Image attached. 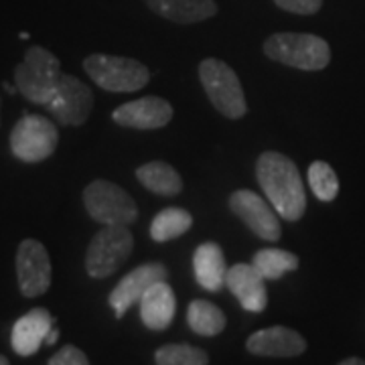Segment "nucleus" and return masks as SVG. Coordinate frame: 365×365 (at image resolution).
<instances>
[{
    "label": "nucleus",
    "instance_id": "1",
    "mask_svg": "<svg viewBox=\"0 0 365 365\" xmlns=\"http://www.w3.org/2000/svg\"><path fill=\"white\" fill-rule=\"evenodd\" d=\"M256 177L276 213L287 222H299L307 211V193L294 160L276 150L262 153Z\"/></svg>",
    "mask_w": 365,
    "mask_h": 365
},
{
    "label": "nucleus",
    "instance_id": "2",
    "mask_svg": "<svg viewBox=\"0 0 365 365\" xmlns=\"http://www.w3.org/2000/svg\"><path fill=\"white\" fill-rule=\"evenodd\" d=\"M268 59L300 71H321L331 63V47L311 33H276L264 43Z\"/></svg>",
    "mask_w": 365,
    "mask_h": 365
},
{
    "label": "nucleus",
    "instance_id": "3",
    "mask_svg": "<svg viewBox=\"0 0 365 365\" xmlns=\"http://www.w3.org/2000/svg\"><path fill=\"white\" fill-rule=\"evenodd\" d=\"M61 73V61L45 47L35 45L14 69V86L25 100L47 106L57 90Z\"/></svg>",
    "mask_w": 365,
    "mask_h": 365
},
{
    "label": "nucleus",
    "instance_id": "4",
    "mask_svg": "<svg viewBox=\"0 0 365 365\" xmlns=\"http://www.w3.org/2000/svg\"><path fill=\"white\" fill-rule=\"evenodd\" d=\"M83 69L96 86L116 93L143 90L150 79L148 67L140 61L130 57L106 55V53L88 55L83 59Z\"/></svg>",
    "mask_w": 365,
    "mask_h": 365
},
{
    "label": "nucleus",
    "instance_id": "5",
    "mask_svg": "<svg viewBox=\"0 0 365 365\" xmlns=\"http://www.w3.org/2000/svg\"><path fill=\"white\" fill-rule=\"evenodd\" d=\"M199 79L207 93L209 102L225 118L240 120L246 116L248 104L240 78L227 63L220 59H203L199 66Z\"/></svg>",
    "mask_w": 365,
    "mask_h": 365
},
{
    "label": "nucleus",
    "instance_id": "6",
    "mask_svg": "<svg viewBox=\"0 0 365 365\" xmlns=\"http://www.w3.org/2000/svg\"><path fill=\"white\" fill-rule=\"evenodd\" d=\"M132 250L134 235L128 225H104L88 246L86 270L91 278H108L126 264Z\"/></svg>",
    "mask_w": 365,
    "mask_h": 365
},
{
    "label": "nucleus",
    "instance_id": "7",
    "mask_svg": "<svg viewBox=\"0 0 365 365\" xmlns=\"http://www.w3.org/2000/svg\"><path fill=\"white\" fill-rule=\"evenodd\" d=\"M83 205L93 222L102 225H132L138 220V207L120 185L96 179L83 189Z\"/></svg>",
    "mask_w": 365,
    "mask_h": 365
},
{
    "label": "nucleus",
    "instance_id": "8",
    "mask_svg": "<svg viewBox=\"0 0 365 365\" xmlns=\"http://www.w3.org/2000/svg\"><path fill=\"white\" fill-rule=\"evenodd\" d=\"M59 132L49 118L25 114L11 132V150L23 163H41L55 153Z\"/></svg>",
    "mask_w": 365,
    "mask_h": 365
},
{
    "label": "nucleus",
    "instance_id": "9",
    "mask_svg": "<svg viewBox=\"0 0 365 365\" xmlns=\"http://www.w3.org/2000/svg\"><path fill=\"white\" fill-rule=\"evenodd\" d=\"M51 116L63 126H81L93 110V93L90 86L69 73H61L57 90L47 104Z\"/></svg>",
    "mask_w": 365,
    "mask_h": 365
},
{
    "label": "nucleus",
    "instance_id": "10",
    "mask_svg": "<svg viewBox=\"0 0 365 365\" xmlns=\"http://www.w3.org/2000/svg\"><path fill=\"white\" fill-rule=\"evenodd\" d=\"M16 280L26 299H37L51 287V258L39 240H23L16 250Z\"/></svg>",
    "mask_w": 365,
    "mask_h": 365
},
{
    "label": "nucleus",
    "instance_id": "11",
    "mask_svg": "<svg viewBox=\"0 0 365 365\" xmlns=\"http://www.w3.org/2000/svg\"><path fill=\"white\" fill-rule=\"evenodd\" d=\"M230 209L254 234L266 242H278L282 237V227L278 222V213L270 201L262 199L250 189H240L230 195Z\"/></svg>",
    "mask_w": 365,
    "mask_h": 365
},
{
    "label": "nucleus",
    "instance_id": "12",
    "mask_svg": "<svg viewBox=\"0 0 365 365\" xmlns=\"http://www.w3.org/2000/svg\"><path fill=\"white\" fill-rule=\"evenodd\" d=\"M167 276H169V270L160 262H148L126 274L118 282L116 288L110 292V299H108L112 311L116 313V319H122L134 302H140L148 288L160 280H167Z\"/></svg>",
    "mask_w": 365,
    "mask_h": 365
},
{
    "label": "nucleus",
    "instance_id": "13",
    "mask_svg": "<svg viewBox=\"0 0 365 365\" xmlns=\"http://www.w3.org/2000/svg\"><path fill=\"white\" fill-rule=\"evenodd\" d=\"M112 120L122 128L157 130V128H165L173 120V106L163 98L146 96L140 100L118 106L112 114Z\"/></svg>",
    "mask_w": 365,
    "mask_h": 365
},
{
    "label": "nucleus",
    "instance_id": "14",
    "mask_svg": "<svg viewBox=\"0 0 365 365\" xmlns=\"http://www.w3.org/2000/svg\"><path fill=\"white\" fill-rule=\"evenodd\" d=\"M246 349L260 357H299L307 351V341L294 329L276 325L252 333Z\"/></svg>",
    "mask_w": 365,
    "mask_h": 365
},
{
    "label": "nucleus",
    "instance_id": "15",
    "mask_svg": "<svg viewBox=\"0 0 365 365\" xmlns=\"http://www.w3.org/2000/svg\"><path fill=\"white\" fill-rule=\"evenodd\" d=\"M225 284L232 294L240 300L242 309L248 313H262L268 304V292L262 276L254 264H234L227 270Z\"/></svg>",
    "mask_w": 365,
    "mask_h": 365
},
{
    "label": "nucleus",
    "instance_id": "16",
    "mask_svg": "<svg viewBox=\"0 0 365 365\" xmlns=\"http://www.w3.org/2000/svg\"><path fill=\"white\" fill-rule=\"evenodd\" d=\"M55 319L47 309H33L25 313L13 325L11 333V345L16 355L21 357H31L39 351L41 345L45 343L49 331L53 329Z\"/></svg>",
    "mask_w": 365,
    "mask_h": 365
},
{
    "label": "nucleus",
    "instance_id": "17",
    "mask_svg": "<svg viewBox=\"0 0 365 365\" xmlns=\"http://www.w3.org/2000/svg\"><path fill=\"white\" fill-rule=\"evenodd\" d=\"M177 311V299L173 288L160 280L148 288L140 299V319L150 331H165L173 323Z\"/></svg>",
    "mask_w": 365,
    "mask_h": 365
},
{
    "label": "nucleus",
    "instance_id": "18",
    "mask_svg": "<svg viewBox=\"0 0 365 365\" xmlns=\"http://www.w3.org/2000/svg\"><path fill=\"white\" fill-rule=\"evenodd\" d=\"M193 272L201 288L209 292L222 290L227 278V266H225L222 246L215 242L201 244L193 254Z\"/></svg>",
    "mask_w": 365,
    "mask_h": 365
},
{
    "label": "nucleus",
    "instance_id": "19",
    "mask_svg": "<svg viewBox=\"0 0 365 365\" xmlns=\"http://www.w3.org/2000/svg\"><path fill=\"white\" fill-rule=\"evenodd\" d=\"M144 2L153 13L179 25L201 23L217 13L215 0H144Z\"/></svg>",
    "mask_w": 365,
    "mask_h": 365
},
{
    "label": "nucleus",
    "instance_id": "20",
    "mask_svg": "<svg viewBox=\"0 0 365 365\" xmlns=\"http://www.w3.org/2000/svg\"><path fill=\"white\" fill-rule=\"evenodd\" d=\"M136 179L155 195L177 197L182 191V179L165 160H153L136 169Z\"/></svg>",
    "mask_w": 365,
    "mask_h": 365
},
{
    "label": "nucleus",
    "instance_id": "21",
    "mask_svg": "<svg viewBox=\"0 0 365 365\" xmlns=\"http://www.w3.org/2000/svg\"><path fill=\"white\" fill-rule=\"evenodd\" d=\"M187 323L197 335L215 337L225 329V314L217 304H213L209 300L197 299L187 309Z\"/></svg>",
    "mask_w": 365,
    "mask_h": 365
},
{
    "label": "nucleus",
    "instance_id": "22",
    "mask_svg": "<svg viewBox=\"0 0 365 365\" xmlns=\"http://www.w3.org/2000/svg\"><path fill=\"white\" fill-rule=\"evenodd\" d=\"M191 225H193V215L187 209L167 207L155 215V220L150 223V237L158 244L170 242L187 234Z\"/></svg>",
    "mask_w": 365,
    "mask_h": 365
},
{
    "label": "nucleus",
    "instance_id": "23",
    "mask_svg": "<svg viewBox=\"0 0 365 365\" xmlns=\"http://www.w3.org/2000/svg\"><path fill=\"white\" fill-rule=\"evenodd\" d=\"M252 264L264 276V280H280L287 272H294L299 268V256L287 250L266 248L254 254Z\"/></svg>",
    "mask_w": 365,
    "mask_h": 365
},
{
    "label": "nucleus",
    "instance_id": "24",
    "mask_svg": "<svg viewBox=\"0 0 365 365\" xmlns=\"http://www.w3.org/2000/svg\"><path fill=\"white\" fill-rule=\"evenodd\" d=\"M157 365H209V355L189 343H169L155 353Z\"/></svg>",
    "mask_w": 365,
    "mask_h": 365
},
{
    "label": "nucleus",
    "instance_id": "25",
    "mask_svg": "<svg viewBox=\"0 0 365 365\" xmlns=\"http://www.w3.org/2000/svg\"><path fill=\"white\" fill-rule=\"evenodd\" d=\"M309 182L313 189L314 197L323 203L335 201V197L339 193V179L333 167L325 160H314L309 167Z\"/></svg>",
    "mask_w": 365,
    "mask_h": 365
},
{
    "label": "nucleus",
    "instance_id": "26",
    "mask_svg": "<svg viewBox=\"0 0 365 365\" xmlns=\"http://www.w3.org/2000/svg\"><path fill=\"white\" fill-rule=\"evenodd\" d=\"M47 365H90V359L76 345H66L53 355Z\"/></svg>",
    "mask_w": 365,
    "mask_h": 365
},
{
    "label": "nucleus",
    "instance_id": "27",
    "mask_svg": "<svg viewBox=\"0 0 365 365\" xmlns=\"http://www.w3.org/2000/svg\"><path fill=\"white\" fill-rule=\"evenodd\" d=\"M282 11L294 14H314L323 6V0H274Z\"/></svg>",
    "mask_w": 365,
    "mask_h": 365
},
{
    "label": "nucleus",
    "instance_id": "28",
    "mask_svg": "<svg viewBox=\"0 0 365 365\" xmlns=\"http://www.w3.org/2000/svg\"><path fill=\"white\" fill-rule=\"evenodd\" d=\"M57 339H59V329H51L49 335H47V339H45V343H47V345H55Z\"/></svg>",
    "mask_w": 365,
    "mask_h": 365
},
{
    "label": "nucleus",
    "instance_id": "29",
    "mask_svg": "<svg viewBox=\"0 0 365 365\" xmlns=\"http://www.w3.org/2000/svg\"><path fill=\"white\" fill-rule=\"evenodd\" d=\"M337 365H365L364 359H359V357H347V359H343Z\"/></svg>",
    "mask_w": 365,
    "mask_h": 365
},
{
    "label": "nucleus",
    "instance_id": "30",
    "mask_svg": "<svg viewBox=\"0 0 365 365\" xmlns=\"http://www.w3.org/2000/svg\"><path fill=\"white\" fill-rule=\"evenodd\" d=\"M4 90L9 91V93H14V91H19V90H16V88H13L11 83H4Z\"/></svg>",
    "mask_w": 365,
    "mask_h": 365
},
{
    "label": "nucleus",
    "instance_id": "31",
    "mask_svg": "<svg viewBox=\"0 0 365 365\" xmlns=\"http://www.w3.org/2000/svg\"><path fill=\"white\" fill-rule=\"evenodd\" d=\"M0 365H11V361H9L4 355H0Z\"/></svg>",
    "mask_w": 365,
    "mask_h": 365
},
{
    "label": "nucleus",
    "instance_id": "32",
    "mask_svg": "<svg viewBox=\"0 0 365 365\" xmlns=\"http://www.w3.org/2000/svg\"><path fill=\"white\" fill-rule=\"evenodd\" d=\"M0 106H2V100H0Z\"/></svg>",
    "mask_w": 365,
    "mask_h": 365
}]
</instances>
